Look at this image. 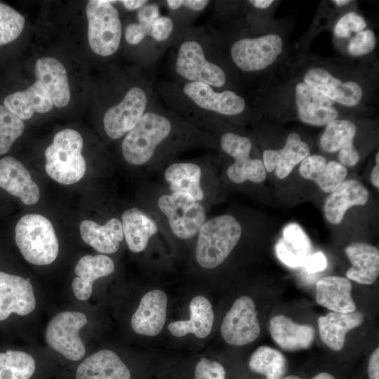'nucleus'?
I'll return each mask as SVG.
<instances>
[{"instance_id": "38", "label": "nucleus", "mask_w": 379, "mask_h": 379, "mask_svg": "<svg viewBox=\"0 0 379 379\" xmlns=\"http://www.w3.org/2000/svg\"><path fill=\"white\" fill-rule=\"evenodd\" d=\"M24 130L23 120L0 103V157L8 153Z\"/></svg>"}, {"instance_id": "1", "label": "nucleus", "mask_w": 379, "mask_h": 379, "mask_svg": "<svg viewBox=\"0 0 379 379\" xmlns=\"http://www.w3.org/2000/svg\"><path fill=\"white\" fill-rule=\"evenodd\" d=\"M14 240L23 258L36 265H47L55 261L59 244L54 228L46 217L27 214L14 228Z\"/></svg>"}, {"instance_id": "2", "label": "nucleus", "mask_w": 379, "mask_h": 379, "mask_svg": "<svg viewBox=\"0 0 379 379\" xmlns=\"http://www.w3.org/2000/svg\"><path fill=\"white\" fill-rule=\"evenodd\" d=\"M173 127L168 116L149 107L123 140L124 159L134 166L145 164L152 159L158 146L168 139Z\"/></svg>"}, {"instance_id": "54", "label": "nucleus", "mask_w": 379, "mask_h": 379, "mask_svg": "<svg viewBox=\"0 0 379 379\" xmlns=\"http://www.w3.org/2000/svg\"><path fill=\"white\" fill-rule=\"evenodd\" d=\"M283 379H302V378L295 375H290L285 376Z\"/></svg>"}, {"instance_id": "27", "label": "nucleus", "mask_w": 379, "mask_h": 379, "mask_svg": "<svg viewBox=\"0 0 379 379\" xmlns=\"http://www.w3.org/2000/svg\"><path fill=\"white\" fill-rule=\"evenodd\" d=\"M270 333L277 345L289 352L308 349L313 343L315 335L312 326L296 324L284 314L271 319Z\"/></svg>"}, {"instance_id": "13", "label": "nucleus", "mask_w": 379, "mask_h": 379, "mask_svg": "<svg viewBox=\"0 0 379 379\" xmlns=\"http://www.w3.org/2000/svg\"><path fill=\"white\" fill-rule=\"evenodd\" d=\"M35 307V295L29 281L0 270V324L9 321L12 316H27Z\"/></svg>"}, {"instance_id": "53", "label": "nucleus", "mask_w": 379, "mask_h": 379, "mask_svg": "<svg viewBox=\"0 0 379 379\" xmlns=\"http://www.w3.org/2000/svg\"><path fill=\"white\" fill-rule=\"evenodd\" d=\"M332 2L337 6H344L349 4L352 1L350 0H333Z\"/></svg>"}, {"instance_id": "44", "label": "nucleus", "mask_w": 379, "mask_h": 379, "mask_svg": "<svg viewBox=\"0 0 379 379\" xmlns=\"http://www.w3.org/2000/svg\"><path fill=\"white\" fill-rule=\"evenodd\" d=\"M149 29L139 22H132L125 28V39L131 45H137L149 35Z\"/></svg>"}, {"instance_id": "9", "label": "nucleus", "mask_w": 379, "mask_h": 379, "mask_svg": "<svg viewBox=\"0 0 379 379\" xmlns=\"http://www.w3.org/2000/svg\"><path fill=\"white\" fill-rule=\"evenodd\" d=\"M151 93V89L132 86L119 103L105 112L104 129L110 138L119 139L135 127L150 106Z\"/></svg>"}, {"instance_id": "14", "label": "nucleus", "mask_w": 379, "mask_h": 379, "mask_svg": "<svg viewBox=\"0 0 379 379\" xmlns=\"http://www.w3.org/2000/svg\"><path fill=\"white\" fill-rule=\"evenodd\" d=\"M182 92L197 109L225 116H235L246 108V101L235 92L215 91L212 86L201 82H186Z\"/></svg>"}, {"instance_id": "35", "label": "nucleus", "mask_w": 379, "mask_h": 379, "mask_svg": "<svg viewBox=\"0 0 379 379\" xmlns=\"http://www.w3.org/2000/svg\"><path fill=\"white\" fill-rule=\"evenodd\" d=\"M165 178L173 192H183L192 196L197 201L204 199L200 185L201 168L190 162L175 163L165 171Z\"/></svg>"}, {"instance_id": "6", "label": "nucleus", "mask_w": 379, "mask_h": 379, "mask_svg": "<svg viewBox=\"0 0 379 379\" xmlns=\"http://www.w3.org/2000/svg\"><path fill=\"white\" fill-rule=\"evenodd\" d=\"M175 70L187 82H201L216 88L222 87L226 83L223 69L208 60L202 45L195 39H185L180 44Z\"/></svg>"}, {"instance_id": "48", "label": "nucleus", "mask_w": 379, "mask_h": 379, "mask_svg": "<svg viewBox=\"0 0 379 379\" xmlns=\"http://www.w3.org/2000/svg\"><path fill=\"white\" fill-rule=\"evenodd\" d=\"M368 379H379V348L371 354L367 368Z\"/></svg>"}, {"instance_id": "47", "label": "nucleus", "mask_w": 379, "mask_h": 379, "mask_svg": "<svg viewBox=\"0 0 379 379\" xmlns=\"http://www.w3.org/2000/svg\"><path fill=\"white\" fill-rule=\"evenodd\" d=\"M302 265L308 273H316L326 269L327 260L321 252H317L307 256Z\"/></svg>"}, {"instance_id": "32", "label": "nucleus", "mask_w": 379, "mask_h": 379, "mask_svg": "<svg viewBox=\"0 0 379 379\" xmlns=\"http://www.w3.org/2000/svg\"><path fill=\"white\" fill-rule=\"evenodd\" d=\"M190 319L171 322L168 328L174 336L192 333L199 338L207 337L212 329L214 314L209 300L204 296L194 297L190 304Z\"/></svg>"}, {"instance_id": "25", "label": "nucleus", "mask_w": 379, "mask_h": 379, "mask_svg": "<svg viewBox=\"0 0 379 379\" xmlns=\"http://www.w3.org/2000/svg\"><path fill=\"white\" fill-rule=\"evenodd\" d=\"M300 175L314 182L326 193H331L345 180L347 175V167L338 161L327 162L319 154L309 155L300 162Z\"/></svg>"}, {"instance_id": "29", "label": "nucleus", "mask_w": 379, "mask_h": 379, "mask_svg": "<svg viewBox=\"0 0 379 379\" xmlns=\"http://www.w3.org/2000/svg\"><path fill=\"white\" fill-rule=\"evenodd\" d=\"M352 288V283L345 277H325L316 284V301L319 305L333 312H354L356 305L351 295Z\"/></svg>"}, {"instance_id": "21", "label": "nucleus", "mask_w": 379, "mask_h": 379, "mask_svg": "<svg viewBox=\"0 0 379 379\" xmlns=\"http://www.w3.org/2000/svg\"><path fill=\"white\" fill-rule=\"evenodd\" d=\"M368 198V190L359 181L345 180L326 197L323 206L324 216L331 224L338 225L350 208L366 204Z\"/></svg>"}, {"instance_id": "3", "label": "nucleus", "mask_w": 379, "mask_h": 379, "mask_svg": "<svg viewBox=\"0 0 379 379\" xmlns=\"http://www.w3.org/2000/svg\"><path fill=\"white\" fill-rule=\"evenodd\" d=\"M241 235V227L232 215H222L205 222L198 232L197 262L206 269L219 266L236 246Z\"/></svg>"}, {"instance_id": "50", "label": "nucleus", "mask_w": 379, "mask_h": 379, "mask_svg": "<svg viewBox=\"0 0 379 379\" xmlns=\"http://www.w3.org/2000/svg\"><path fill=\"white\" fill-rule=\"evenodd\" d=\"M248 2L257 8L264 9L270 7L273 0H251Z\"/></svg>"}, {"instance_id": "11", "label": "nucleus", "mask_w": 379, "mask_h": 379, "mask_svg": "<svg viewBox=\"0 0 379 379\" xmlns=\"http://www.w3.org/2000/svg\"><path fill=\"white\" fill-rule=\"evenodd\" d=\"M220 145L223 152L234 159L227 170L232 182L239 184L248 180L260 183L265 180L267 172L262 161L250 158L252 143L248 138L227 132L221 136Z\"/></svg>"}, {"instance_id": "26", "label": "nucleus", "mask_w": 379, "mask_h": 379, "mask_svg": "<svg viewBox=\"0 0 379 379\" xmlns=\"http://www.w3.org/2000/svg\"><path fill=\"white\" fill-rule=\"evenodd\" d=\"M36 81H39L58 107L67 105L70 90L67 74L63 65L51 57L39 58L34 67Z\"/></svg>"}, {"instance_id": "18", "label": "nucleus", "mask_w": 379, "mask_h": 379, "mask_svg": "<svg viewBox=\"0 0 379 379\" xmlns=\"http://www.w3.org/2000/svg\"><path fill=\"white\" fill-rule=\"evenodd\" d=\"M357 133L355 124L346 119H335L328 123L320 138L321 149L328 153L339 151V162L345 167H352L360 160L354 145Z\"/></svg>"}, {"instance_id": "28", "label": "nucleus", "mask_w": 379, "mask_h": 379, "mask_svg": "<svg viewBox=\"0 0 379 379\" xmlns=\"http://www.w3.org/2000/svg\"><path fill=\"white\" fill-rule=\"evenodd\" d=\"M352 263L346 272L347 279L364 285L373 284L379 274V251L371 244L354 242L345 249Z\"/></svg>"}, {"instance_id": "7", "label": "nucleus", "mask_w": 379, "mask_h": 379, "mask_svg": "<svg viewBox=\"0 0 379 379\" xmlns=\"http://www.w3.org/2000/svg\"><path fill=\"white\" fill-rule=\"evenodd\" d=\"M158 206L166 216L173 234L180 239L192 238L205 222L204 208L187 193L164 194L158 200Z\"/></svg>"}, {"instance_id": "34", "label": "nucleus", "mask_w": 379, "mask_h": 379, "mask_svg": "<svg viewBox=\"0 0 379 379\" xmlns=\"http://www.w3.org/2000/svg\"><path fill=\"white\" fill-rule=\"evenodd\" d=\"M310 242L300 227L295 223L288 225L284 230L283 237L276 245L279 259L290 267L302 266L309 256Z\"/></svg>"}, {"instance_id": "8", "label": "nucleus", "mask_w": 379, "mask_h": 379, "mask_svg": "<svg viewBox=\"0 0 379 379\" xmlns=\"http://www.w3.org/2000/svg\"><path fill=\"white\" fill-rule=\"evenodd\" d=\"M87 322V317L82 312H60L51 319L46 328V342L66 359L78 361L86 354V347L79 333Z\"/></svg>"}, {"instance_id": "39", "label": "nucleus", "mask_w": 379, "mask_h": 379, "mask_svg": "<svg viewBox=\"0 0 379 379\" xmlns=\"http://www.w3.org/2000/svg\"><path fill=\"white\" fill-rule=\"evenodd\" d=\"M25 19L13 7L0 1V48L15 41L21 35Z\"/></svg>"}, {"instance_id": "43", "label": "nucleus", "mask_w": 379, "mask_h": 379, "mask_svg": "<svg viewBox=\"0 0 379 379\" xmlns=\"http://www.w3.org/2000/svg\"><path fill=\"white\" fill-rule=\"evenodd\" d=\"M174 29L173 20L168 16H159L151 25L149 36L157 42L168 39Z\"/></svg>"}, {"instance_id": "36", "label": "nucleus", "mask_w": 379, "mask_h": 379, "mask_svg": "<svg viewBox=\"0 0 379 379\" xmlns=\"http://www.w3.org/2000/svg\"><path fill=\"white\" fill-rule=\"evenodd\" d=\"M249 369L262 375L266 379H283L287 373V360L279 350L268 346H260L251 355Z\"/></svg>"}, {"instance_id": "12", "label": "nucleus", "mask_w": 379, "mask_h": 379, "mask_svg": "<svg viewBox=\"0 0 379 379\" xmlns=\"http://www.w3.org/2000/svg\"><path fill=\"white\" fill-rule=\"evenodd\" d=\"M260 333V326L253 300L241 296L232 304L225 316L220 326L224 340L231 345L241 346L255 340Z\"/></svg>"}, {"instance_id": "19", "label": "nucleus", "mask_w": 379, "mask_h": 379, "mask_svg": "<svg viewBox=\"0 0 379 379\" xmlns=\"http://www.w3.org/2000/svg\"><path fill=\"white\" fill-rule=\"evenodd\" d=\"M167 296L159 289L147 292L141 298L139 306L133 314L132 329L137 333L155 336L162 330L166 318Z\"/></svg>"}, {"instance_id": "17", "label": "nucleus", "mask_w": 379, "mask_h": 379, "mask_svg": "<svg viewBox=\"0 0 379 379\" xmlns=\"http://www.w3.org/2000/svg\"><path fill=\"white\" fill-rule=\"evenodd\" d=\"M330 100L347 107H354L362 98V89L355 81H343L321 67L309 69L304 81Z\"/></svg>"}, {"instance_id": "24", "label": "nucleus", "mask_w": 379, "mask_h": 379, "mask_svg": "<svg viewBox=\"0 0 379 379\" xmlns=\"http://www.w3.org/2000/svg\"><path fill=\"white\" fill-rule=\"evenodd\" d=\"M0 103L22 120L30 119L34 112H48L53 106L47 91L38 81L25 90L7 93Z\"/></svg>"}, {"instance_id": "45", "label": "nucleus", "mask_w": 379, "mask_h": 379, "mask_svg": "<svg viewBox=\"0 0 379 379\" xmlns=\"http://www.w3.org/2000/svg\"><path fill=\"white\" fill-rule=\"evenodd\" d=\"M159 16V7L157 4H146L138 11V22L150 28L152 22Z\"/></svg>"}, {"instance_id": "22", "label": "nucleus", "mask_w": 379, "mask_h": 379, "mask_svg": "<svg viewBox=\"0 0 379 379\" xmlns=\"http://www.w3.org/2000/svg\"><path fill=\"white\" fill-rule=\"evenodd\" d=\"M131 373L121 358L109 350H100L79 365L76 379H131Z\"/></svg>"}, {"instance_id": "52", "label": "nucleus", "mask_w": 379, "mask_h": 379, "mask_svg": "<svg viewBox=\"0 0 379 379\" xmlns=\"http://www.w3.org/2000/svg\"><path fill=\"white\" fill-rule=\"evenodd\" d=\"M310 379H336L332 374L328 372H321L314 375Z\"/></svg>"}, {"instance_id": "46", "label": "nucleus", "mask_w": 379, "mask_h": 379, "mask_svg": "<svg viewBox=\"0 0 379 379\" xmlns=\"http://www.w3.org/2000/svg\"><path fill=\"white\" fill-rule=\"evenodd\" d=\"M207 0H168L167 6L171 10H177L181 7L187 8L192 11H203L209 4Z\"/></svg>"}, {"instance_id": "20", "label": "nucleus", "mask_w": 379, "mask_h": 379, "mask_svg": "<svg viewBox=\"0 0 379 379\" xmlns=\"http://www.w3.org/2000/svg\"><path fill=\"white\" fill-rule=\"evenodd\" d=\"M309 155L310 150L307 144L301 140L298 133H291L288 135L283 148L263 152L262 162L266 172L275 171L277 178L284 179Z\"/></svg>"}, {"instance_id": "40", "label": "nucleus", "mask_w": 379, "mask_h": 379, "mask_svg": "<svg viewBox=\"0 0 379 379\" xmlns=\"http://www.w3.org/2000/svg\"><path fill=\"white\" fill-rule=\"evenodd\" d=\"M366 27L364 18L354 12H350L344 15L335 24V34L343 39L349 38L352 32L357 33Z\"/></svg>"}, {"instance_id": "41", "label": "nucleus", "mask_w": 379, "mask_h": 379, "mask_svg": "<svg viewBox=\"0 0 379 379\" xmlns=\"http://www.w3.org/2000/svg\"><path fill=\"white\" fill-rule=\"evenodd\" d=\"M376 44L375 35L371 29L356 33L348 44L347 50L353 56H361L371 53Z\"/></svg>"}, {"instance_id": "31", "label": "nucleus", "mask_w": 379, "mask_h": 379, "mask_svg": "<svg viewBox=\"0 0 379 379\" xmlns=\"http://www.w3.org/2000/svg\"><path fill=\"white\" fill-rule=\"evenodd\" d=\"M79 230L84 241L102 253L117 252L124 239L121 222L116 218L109 219L104 225L85 220L80 223Z\"/></svg>"}, {"instance_id": "30", "label": "nucleus", "mask_w": 379, "mask_h": 379, "mask_svg": "<svg viewBox=\"0 0 379 379\" xmlns=\"http://www.w3.org/2000/svg\"><path fill=\"white\" fill-rule=\"evenodd\" d=\"M364 315L359 312L340 313L331 312L318 319L320 338L330 349H343L347 333L361 325Z\"/></svg>"}, {"instance_id": "15", "label": "nucleus", "mask_w": 379, "mask_h": 379, "mask_svg": "<svg viewBox=\"0 0 379 379\" xmlns=\"http://www.w3.org/2000/svg\"><path fill=\"white\" fill-rule=\"evenodd\" d=\"M295 98L298 118L306 124L324 126L338 117L334 102L303 81L296 85Z\"/></svg>"}, {"instance_id": "10", "label": "nucleus", "mask_w": 379, "mask_h": 379, "mask_svg": "<svg viewBox=\"0 0 379 379\" xmlns=\"http://www.w3.org/2000/svg\"><path fill=\"white\" fill-rule=\"evenodd\" d=\"M283 41L276 34L257 38H242L236 41L230 49L235 65L244 72H256L272 65L281 53Z\"/></svg>"}, {"instance_id": "51", "label": "nucleus", "mask_w": 379, "mask_h": 379, "mask_svg": "<svg viewBox=\"0 0 379 379\" xmlns=\"http://www.w3.org/2000/svg\"><path fill=\"white\" fill-rule=\"evenodd\" d=\"M371 181L376 188H379V163H375L371 171Z\"/></svg>"}, {"instance_id": "42", "label": "nucleus", "mask_w": 379, "mask_h": 379, "mask_svg": "<svg viewBox=\"0 0 379 379\" xmlns=\"http://www.w3.org/2000/svg\"><path fill=\"white\" fill-rule=\"evenodd\" d=\"M194 379H226V371L220 362L201 358L195 365Z\"/></svg>"}, {"instance_id": "16", "label": "nucleus", "mask_w": 379, "mask_h": 379, "mask_svg": "<svg viewBox=\"0 0 379 379\" xmlns=\"http://www.w3.org/2000/svg\"><path fill=\"white\" fill-rule=\"evenodd\" d=\"M0 189L18 198L25 205L38 202L40 191L25 166L16 158L6 155L0 158Z\"/></svg>"}, {"instance_id": "49", "label": "nucleus", "mask_w": 379, "mask_h": 379, "mask_svg": "<svg viewBox=\"0 0 379 379\" xmlns=\"http://www.w3.org/2000/svg\"><path fill=\"white\" fill-rule=\"evenodd\" d=\"M125 8L129 11L139 10L145 6L148 1L146 0H123L120 1Z\"/></svg>"}, {"instance_id": "33", "label": "nucleus", "mask_w": 379, "mask_h": 379, "mask_svg": "<svg viewBox=\"0 0 379 379\" xmlns=\"http://www.w3.org/2000/svg\"><path fill=\"white\" fill-rule=\"evenodd\" d=\"M121 220L124 237L129 249L135 253L145 250L150 237L158 230L154 221L137 208L125 211Z\"/></svg>"}, {"instance_id": "37", "label": "nucleus", "mask_w": 379, "mask_h": 379, "mask_svg": "<svg viewBox=\"0 0 379 379\" xmlns=\"http://www.w3.org/2000/svg\"><path fill=\"white\" fill-rule=\"evenodd\" d=\"M35 368L29 353L10 348L0 350V379H29Z\"/></svg>"}, {"instance_id": "5", "label": "nucleus", "mask_w": 379, "mask_h": 379, "mask_svg": "<svg viewBox=\"0 0 379 379\" xmlns=\"http://www.w3.org/2000/svg\"><path fill=\"white\" fill-rule=\"evenodd\" d=\"M115 1L91 0L86 5L88 39L91 50L107 57L117 52L121 39V23Z\"/></svg>"}, {"instance_id": "4", "label": "nucleus", "mask_w": 379, "mask_h": 379, "mask_svg": "<svg viewBox=\"0 0 379 379\" xmlns=\"http://www.w3.org/2000/svg\"><path fill=\"white\" fill-rule=\"evenodd\" d=\"M82 148L83 138L77 131L67 128L57 133L45 151L46 173L63 185L79 181L86 170Z\"/></svg>"}, {"instance_id": "23", "label": "nucleus", "mask_w": 379, "mask_h": 379, "mask_svg": "<svg viewBox=\"0 0 379 379\" xmlns=\"http://www.w3.org/2000/svg\"><path fill=\"white\" fill-rule=\"evenodd\" d=\"M114 270V261L107 255L98 254L81 257L75 266L76 277L72 282L74 296L79 300H88L93 291V282L111 274Z\"/></svg>"}]
</instances>
